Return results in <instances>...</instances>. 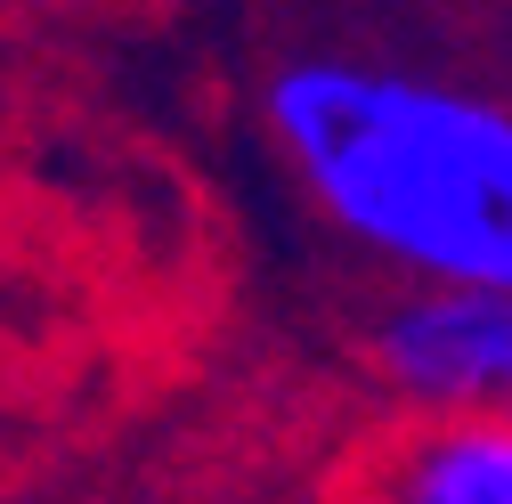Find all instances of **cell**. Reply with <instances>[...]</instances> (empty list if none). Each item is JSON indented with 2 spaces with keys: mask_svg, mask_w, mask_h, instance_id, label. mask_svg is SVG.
I'll return each instance as SVG.
<instances>
[{
  "mask_svg": "<svg viewBox=\"0 0 512 504\" xmlns=\"http://www.w3.org/2000/svg\"><path fill=\"white\" fill-rule=\"evenodd\" d=\"M261 122L326 228L382 269L512 293V114L496 90L309 49L261 82Z\"/></svg>",
  "mask_w": 512,
  "mask_h": 504,
  "instance_id": "1",
  "label": "cell"
},
{
  "mask_svg": "<svg viewBox=\"0 0 512 504\" xmlns=\"http://www.w3.org/2000/svg\"><path fill=\"white\" fill-rule=\"evenodd\" d=\"M374 383L415 415H480L512 391V293L407 277L366 326Z\"/></svg>",
  "mask_w": 512,
  "mask_h": 504,
  "instance_id": "2",
  "label": "cell"
},
{
  "mask_svg": "<svg viewBox=\"0 0 512 504\" xmlns=\"http://www.w3.org/2000/svg\"><path fill=\"white\" fill-rule=\"evenodd\" d=\"M374 504H512V415H423L382 464Z\"/></svg>",
  "mask_w": 512,
  "mask_h": 504,
  "instance_id": "3",
  "label": "cell"
}]
</instances>
